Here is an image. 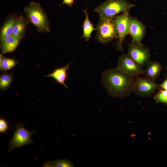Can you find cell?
I'll list each match as a JSON object with an SVG mask.
<instances>
[{
  "instance_id": "cell-1",
  "label": "cell",
  "mask_w": 167,
  "mask_h": 167,
  "mask_svg": "<svg viewBox=\"0 0 167 167\" xmlns=\"http://www.w3.org/2000/svg\"><path fill=\"white\" fill-rule=\"evenodd\" d=\"M135 77L129 75L116 68L104 70L101 83L108 94L112 98H124L133 92Z\"/></svg>"
},
{
  "instance_id": "cell-2",
  "label": "cell",
  "mask_w": 167,
  "mask_h": 167,
  "mask_svg": "<svg viewBox=\"0 0 167 167\" xmlns=\"http://www.w3.org/2000/svg\"><path fill=\"white\" fill-rule=\"evenodd\" d=\"M24 11L29 22L34 25L39 32H50L49 19L39 2H31Z\"/></svg>"
},
{
  "instance_id": "cell-3",
  "label": "cell",
  "mask_w": 167,
  "mask_h": 167,
  "mask_svg": "<svg viewBox=\"0 0 167 167\" xmlns=\"http://www.w3.org/2000/svg\"><path fill=\"white\" fill-rule=\"evenodd\" d=\"M135 6L134 4L126 0H106L94 11L103 19H111L119 13L129 11Z\"/></svg>"
},
{
  "instance_id": "cell-4",
  "label": "cell",
  "mask_w": 167,
  "mask_h": 167,
  "mask_svg": "<svg viewBox=\"0 0 167 167\" xmlns=\"http://www.w3.org/2000/svg\"><path fill=\"white\" fill-rule=\"evenodd\" d=\"M96 28V39L102 44L106 45L118 38L116 24L113 19H107L99 16Z\"/></svg>"
},
{
  "instance_id": "cell-5",
  "label": "cell",
  "mask_w": 167,
  "mask_h": 167,
  "mask_svg": "<svg viewBox=\"0 0 167 167\" xmlns=\"http://www.w3.org/2000/svg\"><path fill=\"white\" fill-rule=\"evenodd\" d=\"M15 125L16 128L14 130L12 138L9 142L8 154L15 148L34 143L31 137L35 133V131L27 130L24 125L20 122L15 124Z\"/></svg>"
},
{
  "instance_id": "cell-6",
  "label": "cell",
  "mask_w": 167,
  "mask_h": 167,
  "mask_svg": "<svg viewBox=\"0 0 167 167\" xmlns=\"http://www.w3.org/2000/svg\"><path fill=\"white\" fill-rule=\"evenodd\" d=\"M135 77L133 91L137 96L142 98L149 97L160 88V84L148 78L140 75Z\"/></svg>"
},
{
  "instance_id": "cell-7",
  "label": "cell",
  "mask_w": 167,
  "mask_h": 167,
  "mask_svg": "<svg viewBox=\"0 0 167 167\" xmlns=\"http://www.w3.org/2000/svg\"><path fill=\"white\" fill-rule=\"evenodd\" d=\"M116 68L134 77L145 73L143 67L137 63L128 54H123L119 57Z\"/></svg>"
},
{
  "instance_id": "cell-8",
  "label": "cell",
  "mask_w": 167,
  "mask_h": 167,
  "mask_svg": "<svg viewBox=\"0 0 167 167\" xmlns=\"http://www.w3.org/2000/svg\"><path fill=\"white\" fill-rule=\"evenodd\" d=\"M129 11L123 12L121 15L113 18L116 23L118 34V41L116 49L119 51L123 50V42L125 37L129 34V26L130 17Z\"/></svg>"
},
{
  "instance_id": "cell-9",
  "label": "cell",
  "mask_w": 167,
  "mask_h": 167,
  "mask_svg": "<svg viewBox=\"0 0 167 167\" xmlns=\"http://www.w3.org/2000/svg\"><path fill=\"white\" fill-rule=\"evenodd\" d=\"M128 54L142 67L145 66L150 61L149 49L141 43H129Z\"/></svg>"
},
{
  "instance_id": "cell-10",
  "label": "cell",
  "mask_w": 167,
  "mask_h": 167,
  "mask_svg": "<svg viewBox=\"0 0 167 167\" xmlns=\"http://www.w3.org/2000/svg\"><path fill=\"white\" fill-rule=\"evenodd\" d=\"M146 28L136 18L131 17L129 26V34L132 37V43L141 44L145 34Z\"/></svg>"
},
{
  "instance_id": "cell-11",
  "label": "cell",
  "mask_w": 167,
  "mask_h": 167,
  "mask_svg": "<svg viewBox=\"0 0 167 167\" xmlns=\"http://www.w3.org/2000/svg\"><path fill=\"white\" fill-rule=\"evenodd\" d=\"M21 40L13 35L0 39V47L2 54L14 52L18 46Z\"/></svg>"
},
{
  "instance_id": "cell-12",
  "label": "cell",
  "mask_w": 167,
  "mask_h": 167,
  "mask_svg": "<svg viewBox=\"0 0 167 167\" xmlns=\"http://www.w3.org/2000/svg\"><path fill=\"white\" fill-rule=\"evenodd\" d=\"M29 23L26 16L21 15L18 16L14 25L12 35L21 40L25 36L27 26Z\"/></svg>"
},
{
  "instance_id": "cell-13",
  "label": "cell",
  "mask_w": 167,
  "mask_h": 167,
  "mask_svg": "<svg viewBox=\"0 0 167 167\" xmlns=\"http://www.w3.org/2000/svg\"><path fill=\"white\" fill-rule=\"evenodd\" d=\"M73 62L72 61L67 64L64 67L55 69L52 73L44 76L53 78L58 84L63 85L66 89H67L68 87L65 83L67 77V71L69 69L70 65Z\"/></svg>"
},
{
  "instance_id": "cell-14",
  "label": "cell",
  "mask_w": 167,
  "mask_h": 167,
  "mask_svg": "<svg viewBox=\"0 0 167 167\" xmlns=\"http://www.w3.org/2000/svg\"><path fill=\"white\" fill-rule=\"evenodd\" d=\"M145 66L144 74L147 77L155 81L161 72V64L158 62L150 61Z\"/></svg>"
},
{
  "instance_id": "cell-15",
  "label": "cell",
  "mask_w": 167,
  "mask_h": 167,
  "mask_svg": "<svg viewBox=\"0 0 167 167\" xmlns=\"http://www.w3.org/2000/svg\"><path fill=\"white\" fill-rule=\"evenodd\" d=\"M85 13V18L83 25V34L80 39L84 38L86 41H88L91 38L92 33L96 30V28L94 27V25L90 21L87 9L83 10Z\"/></svg>"
},
{
  "instance_id": "cell-16",
  "label": "cell",
  "mask_w": 167,
  "mask_h": 167,
  "mask_svg": "<svg viewBox=\"0 0 167 167\" xmlns=\"http://www.w3.org/2000/svg\"><path fill=\"white\" fill-rule=\"evenodd\" d=\"M14 15L9 16L2 26L0 31V39L13 35L14 25L17 18Z\"/></svg>"
},
{
  "instance_id": "cell-17",
  "label": "cell",
  "mask_w": 167,
  "mask_h": 167,
  "mask_svg": "<svg viewBox=\"0 0 167 167\" xmlns=\"http://www.w3.org/2000/svg\"><path fill=\"white\" fill-rule=\"evenodd\" d=\"M19 63L15 59L4 57L3 54H0V71H6L16 66Z\"/></svg>"
},
{
  "instance_id": "cell-18",
  "label": "cell",
  "mask_w": 167,
  "mask_h": 167,
  "mask_svg": "<svg viewBox=\"0 0 167 167\" xmlns=\"http://www.w3.org/2000/svg\"><path fill=\"white\" fill-rule=\"evenodd\" d=\"M14 75L12 73L3 71L0 76V89L4 92L9 89L13 81Z\"/></svg>"
},
{
  "instance_id": "cell-19",
  "label": "cell",
  "mask_w": 167,
  "mask_h": 167,
  "mask_svg": "<svg viewBox=\"0 0 167 167\" xmlns=\"http://www.w3.org/2000/svg\"><path fill=\"white\" fill-rule=\"evenodd\" d=\"M42 166L46 167H74V165L70 161L66 159L47 161L44 163Z\"/></svg>"
},
{
  "instance_id": "cell-20",
  "label": "cell",
  "mask_w": 167,
  "mask_h": 167,
  "mask_svg": "<svg viewBox=\"0 0 167 167\" xmlns=\"http://www.w3.org/2000/svg\"><path fill=\"white\" fill-rule=\"evenodd\" d=\"M153 99L157 103H163L167 105V90L159 89L158 92L154 95Z\"/></svg>"
},
{
  "instance_id": "cell-21",
  "label": "cell",
  "mask_w": 167,
  "mask_h": 167,
  "mask_svg": "<svg viewBox=\"0 0 167 167\" xmlns=\"http://www.w3.org/2000/svg\"><path fill=\"white\" fill-rule=\"evenodd\" d=\"M8 129V124L4 118L0 119V133H3L5 132Z\"/></svg>"
},
{
  "instance_id": "cell-22",
  "label": "cell",
  "mask_w": 167,
  "mask_h": 167,
  "mask_svg": "<svg viewBox=\"0 0 167 167\" xmlns=\"http://www.w3.org/2000/svg\"><path fill=\"white\" fill-rule=\"evenodd\" d=\"M74 0H63L62 3L59 5L61 6L63 4H66L69 7H71L73 4H75Z\"/></svg>"
},
{
  "instance_id": "cell-23",
  "label": "cell",
  "mask_w": 167,
  "mask_h": 167,
  "mask_svg": "<svg viewBox=\"0 0 167 167\" xmlns=\"http://www.w3.org/2000/svg\"><path fill=\"white\" fill-rule=\"evenodd\" d=\"M160 87L163 89L167 90V78L160 84Z\"/></svg>"
}]
</instances>
